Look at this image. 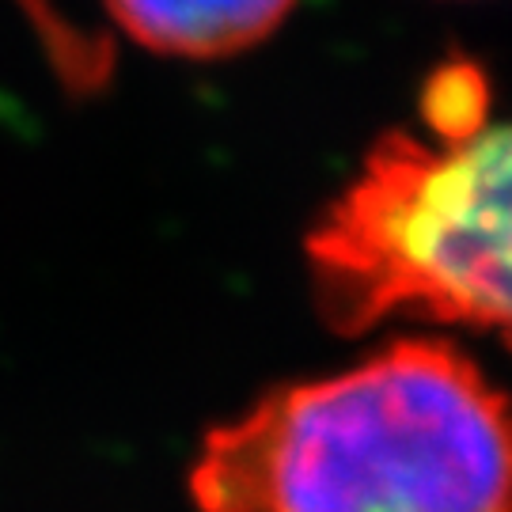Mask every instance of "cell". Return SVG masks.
I'll return each instance as SVG.
<instances>
[{"label":"cell","instance_id":"1","mask_svg":"<svg viewBox=\"0 0 512 512\" xmlns=\"http://www.w3.org/2000/svg\"><path fill=\"white\" fill-rule=\"evenodd\" d=\"M505 395L456 346L399 342L209 429L202 512H509Z\"/></svg>","mask_w":512,"mask_h":512},{"label":"cell","instance_id":"2","mask_svg":"<svg viewBox=\"0 0 512 512\" xmlns=\"http://www.w3.org/2000/svg\"><path fill=\"white\" fill-rule=\"evenodd\" d=\"M311 296L338 334L414 315L509 330V129L384 133L304 239Z\"/></svg>","mask_w":512,"mask_h":512},{"label":"cell","instance_id":"3","mask_svg":"<svg viewBox=\"0 0 512 512\" xmlns=\"http://www.w3.org/2000/svg\"><path fill=\"white\" fill-rule=\"evenodd\" d=\"M296 0H107L114 19L148 50L228 57L277 31Z\"/></svg>","mask_w":512,"mask_h":512},{"label":"cell","instance_id":"4","mask_svg":"<svg viewBox=\"0 0 512 512\" xmlns=\"http://www.w3.org/2000/svg\"><path fill=\"white\" fill-rule=\"evenodd\" d=\"M421 118L437 137H467L490 122V88L475 61H448L425 80Z\"/></svg>","mask_w":512,"mask_h":512}]
</instances>
